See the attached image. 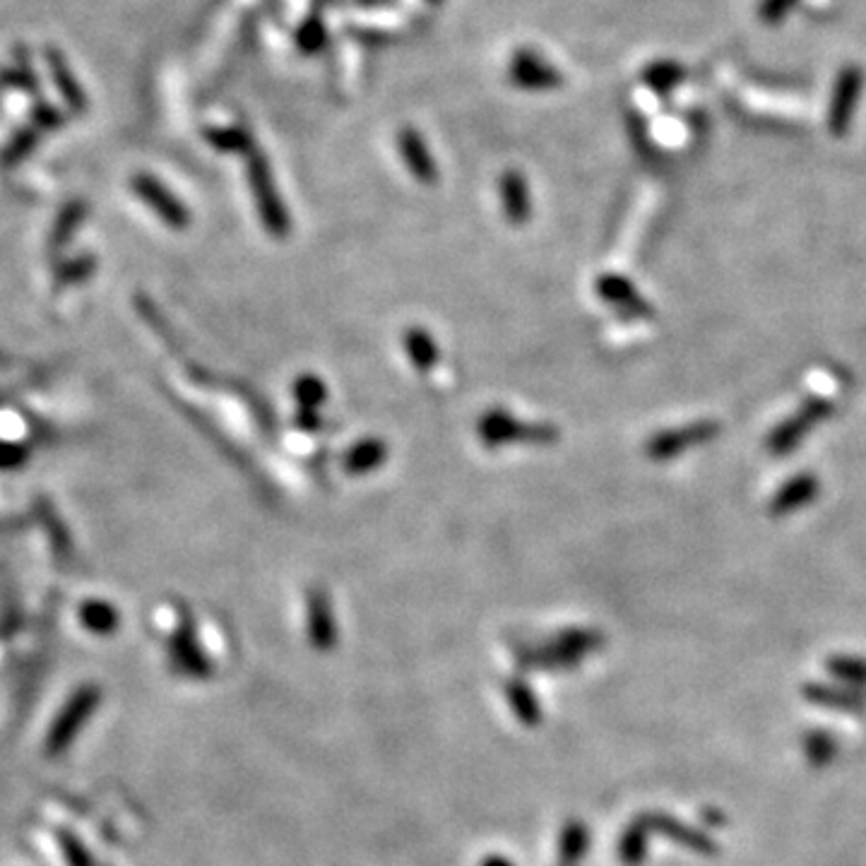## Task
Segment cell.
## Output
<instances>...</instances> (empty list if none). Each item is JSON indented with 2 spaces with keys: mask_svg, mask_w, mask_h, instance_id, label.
<instances>
[{
  "mask_svg": "<svg viewBox=\"0 0 866 866\" xmlns=\"http://www.w3.org/2000/svg\"><path fill=\"white\" fill-rule=\"evenodd\" d=\"M477 436L484 448L506 446H554L561 431L549 421H525L510 414L508 409H489L477 421Z\"/></svg>",
  "mask_w": 866,
  "mask_h": 866,
  "instance_id": "1",
  "label": "cell"
},
{
  "mask_svg": "<svg viewBox=\"0 0 866 866\" xmlns=\"http://www.w3.org/2000/svg\"><path fill=\"white\" fill-rule=\"evenodd\" d=\"M248 181H251V191L258 207L260 222L272 239H287L292 231V219H289L287 207H284L277 183L272 179V169L268 157L260 150L248 154Z\"/></svg>",
  "mask_w": 866,
  "mask_h": 866,
  "instance_id": "2",
  "label": "cell"
},
{
  "mask_svg": "<svg viewBox=\"0 0 866 866\" xmlns=\"http://www.w3.org/2000/svg\"><path fill=\"white\" fill-rule=\"evenodd\" d=\"M99 698H102V693L94 686L80 688V691L70 698L68 705L63 708V713L58 715L56 722L51 725L49 737H46V753H49V756H61V753L68 749L70 741L77 737V732L90 720L92 710L99 705Z\"/></svg>",
  "mask_w": 866,
  "mask_h": 866,
  "instance_id": "3",
  "label": "cell"
},
{
  "mask_svg": "<svg viewBox=\"0 0 866 866\" xmlns=\"http://www.w3.org/2000/svg\"><path fill=\"white\" fill-rule=\"evenodd\" d=\"M717 431H720L717 421H696V424L684 426V429L660 431L650 438L648 446H645V453H648L650 460H669L674 458V455H681L688 448L708 443L710 438L717 436Z\"/></svg>",
  "mask_w": 866,
  "mask_h": 866,
  "instance_id": "4",
  "label": "cell"
},
{
  "mask_svg": "<svg viewBox=\"0 0 866 866\" xmlns=\"http://www.w3.org/2000/svg\"><path fill=\"white\" fill-rule=\"evenodd\" d=\"M862 82H864L862 70L847 68L840 73L838 85H835V92H833V104H830V114H828V126L835 135H842L847 128H850L854 106H857L859 92H862Z\"/></svg>",
  "mask_w": 866,
  "mask_h": 866,
  "instance_id": "5",
  "label": "cell"
},
{
  "mask_svg": "<svg viewBox=\"0 0 866 866\" xmlns=\"http://www.w3.org/2000/svg\"><path fill=\"white\" fill-rule=\"evenodd\" d=\"M510 80L523 90H551L561 85V73H556L549 63H544L537 53L515 51L510 61Z\"/></svg>",
  "mask_w": 866,
  "mask_h": 866,
  "instance_id": "6",
  "label": "cell"
},
{
  "mask_svg": "<svg viewBox=\"0 0 866 866\" xmlns=\"http://www.w3.org/2000/svg\"><path fill=\"white\" fill-rule=\"evenodd\" d=\"M830 412H833V402H828V400L811 402V405H806L802 412L797 414V417L785 421L780 429L773 431V436L768 438V448L773 450L775 455L787 453V450H792L799 441H802L804 433L809 431L818 419H823Z\"/></svg>",
  "mask_w": 866,
  "mask_h": 866,
  "instance_id": "7",
  "label": "cell"
},
{
  "mask_svg": "<svg viewBox=\"0 0 866 866\" xmlns=\"http://www.w3.org/2000/svg\"><path fill=\"white\" fill-rule=\"evenodd\" d=\"M397 147H400L402 162L407 164L409 174H412L414 179L419 183H426V186L438 181V166L433 162L429 145H426V140L421 138L417 130L402 128L400 135H397Z\"/></svg>",
  "mask_w": 866,
  "mask_h": 866,
  "instance_id": "8",
  "label": "cell"
},
{
  "mask_svg": "<svg viewBox=\"0 0 866 866\" xmlns=\"http://www.w3.org/2000/svg\"><path fill=\"white\" fill-rule=\"evenodd\" d=\"M498 193H501L503 215L515 227H523L532 217V198L530 186H527L525 176L520 171L508 169L498 181Z\"/></svg>",
  "mask_w": 866,
  "mask_h": 866,
  "instance_id": "9",
  "label": "cell"
},
{
  "mask_svg": "<svg viewBox=\"0 0 866 866\" xmlns=\"http://www.w3.org/2000/svg\"><path fill=\"white\" fill-rule=\"evenodd\" d=\"M390 448L383 438L378 436H366L359 438L354 446L347 448V453L342 455V470L352 477H361V474L376 472L378 467L385 465L388 460Z\"/></svg>",
  "mask_w": 866,
  "mask_h": 866,
  "instance_id": "10",
  "label": "cell"
},
{
  "mask_svg": "<svg viewBox=\"0 0 866 866\" xmlns=\"http://www.w3.org/2000/svg\"><path fill=\"white\" fill-rule=\"evenodd\" d=\"M135 188L142 195L147 205H152L157 210V215L164 219L171 227H186L188 224V212L181 205V200H176L159 181L150 179V176H138L135 179Z\"/></svg>",
  "mask_w": 866,
  "mask_h": 866,
  "instance_id": "11",
  "label": "cell"
},
{
  "mask_svg": "<svg viewBox=\"0 0 866 866\" xmlns=\"http://www.w3.org/2000/svg\"><path fill=\"white\" fill-rule=\"evenodd\" d=\"M597 294L602 296L607 304L619 306L621 311L633 313V316H648L650 306L645 304V299L636 292L631 282L621 275H602L597 280Z\"/></svg>",
  "mask_w": 866,
  "mask_h": 866,
  "instance_id": "12",
  "label": "cell"
},
{
  "mask_svg": "<svg viewBox=\"0 0 866 866\" xmlns=\"http://www.w3.org/2000/svg\"><path fill=\"white\" fill-rule=\"evenodd\" d=\"M308 631L318 648H330L335 643V621H332L330 599L325 592H308Z\"/></svg>",
  "mask_w": 866,
  "mask_h": 866,
  "instance_id": "13",
  "label": "cell"
},
{
  "mask_svg": "<svg viewBox=\"0 0 866 866\" xmlns=\"http://www.w3.org/2000/svg\"><path fill=\"white\" fill-rule=\"evenodd\" d=\"M818 494V479L814 474H802V477L792 479V482H787L782 486L780 491H777V496L773 498V506H770V513L773 515H787L794 513V510H799L806 503H811Z\"/></svg>",
  "mask_w": 866,
  "mask_h": 866,
  "instance_id": "14",
  "label": "cell"
},
{
  "mask_svg": "<svg viewBox=\"0 0 866 866\" xmlns=\"http://www.w3.org/2000/svg\"><path fill=\"white\" fill-rule=\"evenodd\" d=\"M402 344H405L407 357L419 373H429L433 366L438 364V344L433 340L431 332L421 328V325H412V328L402 335Z\"/></svg>",
  "mask_w": 866,
  "mask_h": 866,
  "instance_id": "15",
  "label": "cell"
},
{
  "mask_svg": "<svg viewBox=\"0 0 866 866\" xmlns=\"http://www.w3.org/2000/svg\"><path fill=\"white\" fill-rule=\"evenodd\" d=\"M804 698L816 705H826L835 710H862L866 698L852 688H835L826 684H809L804 686Z\"/></svg>",
  "mask_w": 866,
  "mask_h": 866,
  "instance_id": "16",
  "label": "cell"
},
{
  "mask_svg": "<svg viewBox=\"0 0 866 866\" xmlns=\"http://www.w3.org/2000/svg\"><path fill=\"white\" fill-rule=\"evenodd\" d=\"M652 826H660L662 833H667L669 838L679 840L681 845H686L688 850L693 852H701V854H713L715 852V842L708 838V835L696 833V830L681 826L679 821H672V818L667 816H655L652 818Z\"/></svg>",
  "mask_w": 866,
  "mask_h": 866,
  "instance_id": "17",
  "label": "cell"
},
{
  "mask_svg": "<svg viewBox=\"0 0 866 866\" xmlns=\"http://www.w3.org/2000/svg\"><path fill=\"white\" fill-rule=\"evenodd\" d=\"M294 400L301 409H318L328 400V388H325L323 378L304 373L294 381Z\"/></svg>",
  "mask_w": 866,
  "mask_h": 866,
  "instance_id": "18",
  "label": "cell"
},
{
  "mask_svg": "<svg viewBox=\"0 0 866 866\" xmlns=\"http://www.w3.org/2000/svg\"><path fill=\"white\" fill-rule=\"evenodd\" d=\"M804 753L809 763L826 765L833 761L835 753H838V741L830 737L828 732H823V729H814V732H809L804 737Z\"/></svg>",
  "mask_w": 866,
  "mask_h": 866,
  "instance_id": "19",
  "label": "cell"
},
{
  "mask_svg": "<svg viewBox=\"0 0 866 866\" xmlns=\"http://www.w3.org/2000/svg\"><path fill=\"white\" fill-rule=\"evenodd\" d=\"M826 669L842 684L866 686V660L857 657H830Z\"/></svg>",
  "mask_w": 866,
  "mask_h": 866,
  "instance_id": "20",
  "label": "cell"
},
{
  "mask_svg": "<svg viewBox=\"0 0 866 866\" xmlns=\"http://www.w3.org/2000/svg\"><path fill=\"white\" fill-rule=\"evenodd\" d=\"M207 140H210L212 145H215L217 150H222V152L251 154L255 150L251 135H246V133H243V130H236V128L210 130V133H207Z\"/></svg>",
  "mask_w": 866,
  "mask_h": 866,
  "instance_id": "21",
  "label": "cell"
},
{
  "mask_svg": "<svg viewBox=\"0 0 866 866\" xmlns=\"http://www.w3.org/2000/svg\"><path fill=\"white\" fill-rule=\"evenodd\" d=\"M681 77H684V70H681L676 63H669V61L655 63V65H650L648 70H645V82H648L652 90H657V92L672 90L674 85H679Z\"/></svg>",
  "mask_w": 866,
  "mask_h": 866,
  "instance_id": "22",
  "label": "cell"
},
{
  "mask_svg": "<svg viewBox=\"0 0 866 866\" xmlns=\"http://www.w3.org/2000/svg\"><path fill=\"white\" fill-rule=\"evenodd\" d=\"M85 624L92 631L106 633L116 626V614L106 604H90V607H85Z\"/></svg>",
  "mask_w": 866,
  "mask_h": 866,
  "instance_id": "23",
  "label": "cell"
},
{
  "mask_svg": "<svg viewBox=\"0 0 866 866\" xmlns=\"http://www.w3.org/2000/svg\"><path fill=\"white\" fill-rule=\"evenodd\" d=\"M794 5H797V0H763L758 15H761L765 25H777V22H782L792 13Z\"/></svg>",
  "mask_w": 866,
  "mask_h": 866,
  "instance_id": "24",
  "label": "cell"
},
{
  "mask_svg": "<svg viewBox=\"0 0 866 866\" xmlns=\"http://www.w3.org/2000/svg\"><path fill=\"white\" fill-rule=\"evenodd\" d=\"M58 838L63 842V854L68 866H92L90 854L80 845V840H75L70 833H61Z\"/></svg>",
  "mask_w": 866,
  "mask_h": 866,
  "instance_id": "25",
  "label": "cell"
},
{
  "mask_svg": "<svg viewBox=\"0 0 866 866\" xmlns=\"http://www.w3.org/2000/svg\"><path fill=\"white\" fill-rule=\"evenodd\" d=\"M323 39H325L323 25H320V22H316V20L308 22V25L301 29V34H299V44L304 51L320 49V46H323Z\"/></svg>",
  "mask_w": 866,
  "mask_h": 866,
  "instance_id": "26",
  "label": "cell"
},
{
  "mask_svg": "<svg viewBox=\"0 0 866 866\" xmlns=\"http://www.w3.org/2000/svg\"><path fill=\"white\" fill-rule=\"evenodd\" d=\"M53 65V75H56V85H61V90L65 97L70 99V102H75V99H80V87H75V82L70 80L68 70H65V65L61 61H56V58H51Z\"/></svg>",
  "mask_w": 866,
  "mask_h": 866,
  "instance_id": "27",
  "label": "cell"
},
{
  "mask_svg": "<svg viewBox=\"0 0 866 866\" xmlns=\"http://www.w3.org/2000/svg\"><path fill=\"white\" fill-rule=\"evenodd\" d=\"M294 421L301 431H308V433H316V431L323 429V419H320L318 409H301L299 407Z\"/></svg>",
  "mask_w": 866,
  "mask_h": 866,
  "instance_id": "28",
  "label": "cell"
}]
</instances>
